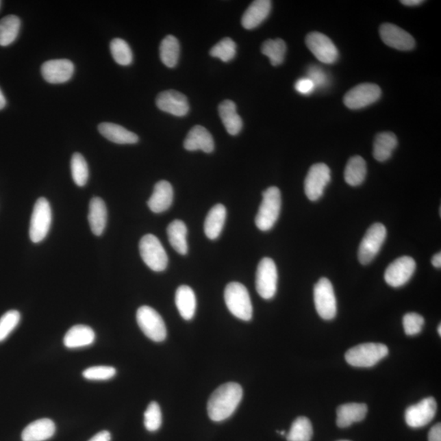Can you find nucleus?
Masks as SVG:
<instances>
[{"instance_id":"obj_37","label":"nucleus","mask_w":441,"mask_h":441,"mask_svg":"<svg viewBox=\"0 0 441 441\" xmlns=\"http://www.w3.org/2000/svg\"><path fill=\"white\" fill-rule=\"evenodd\" d=\"M110 49L112 58L117 64L126 66L133 62L132 50L125 40L116 38L110 42Z\"/></svg>"},{"instance_id":"obj_30","label":"nucleus","mask_w":441,"mask_h":441,"mask_svg":"<svg viewBox=\"0 0 441 441\" xmlns=\"http://www.w3.org/2000/svg\"><path fill=\"white\" fill-rule=\"evenodd\" d=\"M398 145L397 138L393 133L385 132L376 136L374 142V157L379 162H385L391 158Z\"/></svg>"},{"instance_id":"obj_13","label":"nucleus","mask_w":441,"mask_h":441,"mask_svg":"<svg viewBox=\"0 0 441 441\" xmlns=\"http://www.w3.org/2000/svg\"><path fill=\"white\" fill-rule=\"evenodd\" d=\"M416 270V262L413 257L404 256L397 258L385 271L384 279L388 285L399 288L406 285Z\"/></svg>"},{"instance_id":"obj_15","label":"nucleus","mask_w":441,"mask_h":441,"mask_svg":"<svg viewBox=\"0 0 441 441\" xmlns=\"http://www.w3.org/2000/svg\"><path fill=\"white\" fill-rule=\"evenodd\" d=\"M438 404L433 397H427L414 405H411L405 411V421L408 426L413 428L425 427L436 416Z\"/></svg>"},{"instance_id":"obj_38","label":"nucleus","mask_w":441,"mask_h":441,"mask_svg":"<svg viewBox=\"0 0 441 441\" xmlns=\"http://www.w3.org/2000/svg\"><path fill=\"white\" fill-rule=\"evenodd\" d=\"M71 169L75 184L78 186H86L88 180L89 171L86 160L81 154L75 153L72 155Z\"/></svg>"},{"instance_id":"obj_29","label":"nucleus","mask_w":441,"mask_h":441,"mask_svg":"<svg viewBox=\"0 0 441 441\" xmlns=\"http://www.w3.org/2000/svg\"><path fill=\"white\" fill-rule=\"evenodd\" d=\"M227 218V210L223 205L212 207L205 222V233L207 238L216 240L223 231Z\"/></svg>"},{"instance_id":"obj_21","label":"nucleus","mask_w":441,"mask_h":441,"mask_svg":"<svg viewBox=\"0 0 441 441\" xmlns=\"http://www.w3.org/2000/svg\"><path fill=\"white\" fill-rule=\"evenodd\" d=\"M271 10L269 0L253 1L245 11L241 23L244 28L252 29L258 27L267 18Z\"/></svg>"},{"instance_id":"obj_20","label":"nucleus","mask_w":441,"mask_h":441,"mask_svg":"<svg viewBox=\"0 0 441 441\" xmlns=\"http://www.w3.org/2000/svg\"><path fill=\"white\" fill-rule=\"evenodd\" d=\"M173 201V186L168 181L163 180L157 182L147 203L153 213L160 214L167 211L171 207Z\"/></svg>"},{"instance_id":"obj_2","label":"nucleus","mask_w":441,"mask_h":441,"mask_svg":"<svg viewBox=\"0 0 441 441\" xmlns=\"http://www.w3.org/2000/svg\"><path fill=\"white\" fill-rule=\"evenodd\" d=\"M281 210V190L277 186H270L262 193V201L255 218L257 227L262 231H270L277 222Z\"/></svg>"},{"instance_id":"obj_52","label":"nucleus","mask_w":441,"mask_h":441,"mask_svg":"<svg viewBox=\"0 0 441 441\" xmlns=\"http://www.w3.org/2000/svg\"><path fill=\"white\" fill-rule=\"evenodd\" d=\"M2 6V1H0V8H1Z\"/></svg>"},{"instance_id":"obj_17","label":"nucleus","mask_w":441,"mask_h":441,"mask_svg":"<svg viewBox=\"0 0 441 441\" xmlns=\"http://www.w3.org/2000/svg\"><path fill=\"white\" fill-rule=\"evenodd\" d=\"M379 32L381 40L391 48L401 51L414 49L415 40L413 36L396 25L384 23L381 25Z\"/></svg>"},{"instance_id":"obj_6","label":"nucleus","mask_w":441,"mask_h":441,"mask_svg":"<svg viewBox=\"0 0 441 441\" xmlns=\"http://www.w3.org/2000/svg\"><path fill=\"white\" fill-rule=\"evenodd\" d=\"M137 321L140 329L151 340L160 342L166 338V325L155 309L148 306L140 307L137 312Z\"/></svg>"},{"instance_id":"obj_35","label":"nucleus","mask_w":441,"mask_h":441,"mask_svg":"<svg viewBox=\"0 0 441 441\" xmlns=\"http://www.w3.org/2000/svg\"><path fill=\"white\" fill-rule=\"evenodd\" d=\"M262 53L268 57L271 65L277 66L285 60L287 47L281 39L268 40L262 45Z\"/></svg>"},{"instance_id":"obj_8","label":"nucleus","mask_w":441,"mask_h":441,"mask_svg":"<svg viewBox=\"0 0 441 441\" xmlns=\"http://www.w3.org/2000/svg\"><path fill=\"white\" fill-rule=\"evenodd\" d=\"M314 302L319 316L325 320H333L337 315V301L332 284L327 278H321L314 287Z\"/></svg>"},{"instance_id":"obj_41","label":"nucleus","mask_w":441,"mask_h":441,"mask_svg":"<svg viewBox=\"0 0 441 441\" xmlns=\"http://www.w3.org/2000/svg\"><path fill=\"white\" fill-rule=\"evenodd\" d=\"M20 320V313L15 310L7 312L0 318V342L5 340L8 335L16 328Z\"/></svg>"},{"instance_id":"obj_46","label":"nucleus","mask_w":441,"mask_h":441,"mask_svg":"<svg viewBox=\"0 0 441 441\" xmlns=\"http://www.w3.org/2000/svg\"><path fill=\"white\" fill-rule=\"evenodd\" d=\"M428 441H441L440 423L436 424L431 428L429 434H428Z\"/></svg>"},{"instance_id":"obj_33","label":"nucleus","mask_w":441,"mask_h":441,"mask_svg":"<svg viewBox=\"0 0 441 441\" xmlns=\"http://www.w3.org/2000/svg\"><path fill=\"white\" fill-rule=\"evenodd\" d=\"M18 16L8 15L0 20V46H10L16 40L21 29Z\"/></svg>"},{"instance_id":"obj_34","label":"nucleus","mask_w":441,"mask_h":441,"mask_svg":"<svg viewBox=\"0 0 441 441\" xmlns=\"http://www.w3.org/2000/svg\"><path fill=\"white\" fill-rule=\"evenodd\" d=\"M161 61L168 68L175 67L180 56V45L177 38L168 36L161 42L160 46Z\"/></svg>"},{"instance_id":"obj_1","label":"nucleus","mask_w":441,"mask_h":441,"mask_svg":"<svg viewBox=\"0 0 441 441\" xmlns=\"http://www.w3.org/2000/svg\"><path fill=\"white\" fill-rule=\"evenodd\" d=\"M243 397V389L236 383H225L212 394L207 402V414L214 422H222L235 413Z\"/></svg>"},{"instance_id":"obj_48","label":"nucleus","mask_w":441,"mask_h":441,"mask_svg":"<svg viewBox=\"0 0 441 441\" xmlns=\"http://www.w3.org/2000/svg\"><path fill=\"white\" fill-rule=\"evenodd\" d=\"M401 3L405 6L414 7L420 5L423 1L422 0H403Z\"/></svg>"},{"instance_id":"obj_18","label":"nucleus","mask_w":441,"mask_h":441,"mask_svg":"<svg viewBox=\"0 0 441 441\" xmlns=\"http://www.w3.org/2000/svg\"><path fill=\"white\" fill-rule=\"evenodd\" d=\"M156 105L162 112L178 117L185 116L189 112L188 99L184 94L175 90L159 93L156 97Z\"/></svg>"},{"instance_id":"obj_36","label":"nucleus","mask_w":441,"mask_h":441,"mask_svg":"<svg viewBox=\"0 0 441 441\" xmlns=\"http://www.w3.org/2000/svg\"><path fill=\"white\" fill-rule=\"evenodd\" d=\"M312 436L311 421L306 417H299L292 423L286 438L288 441H311Z\"/></svg>"},{"instance_id":"obj_47","label":"nucleus","mask_w":441,"mask_h":441,"mask_svg":"<svg viewBox=\"0 0 441 441\" xmlns=\"http://www.w3.org/2000/svg\"><path fill=\"white\" fill-rule=\"evenodd\" d=\"M112 436L108 431H103L99 432L97 435L93 436L90 440L88 441H110Z\"/></svg>"},{"instance_id":"obj_32","label":"nucleus","mask_w":441,"mask_h":441,"mask_svg":"<svg viewBox=\"0 0 441 441\" xmlns=\"http://www.w3.org/2000/svg\"><path fill=\"white\" fill-rule=\"evenodd\" d=\"M366 160L359 155L351 157L345 168V181L351 186H358L366 179Z\"/></svg>"},{"instance_id":"obj_42","label":"nucleus","mask_w":441,"mask_h":441,"mask_svg":"<svg viewBox=\"0 0 441 441\" xmlns=\"http://www.w3.org/2000/svg\"><path fill=\"white\" fill-rule=\"evenodd\" d=\"M424 324H425L424 318L418 313H407L403 318V326L405 333L409 336H414L421 333Z\"/></svg>"},{"instance_id":"obj_28","label":"nucleus","mask_w":441,"mask_h":441,"mask_svg":"<svg viewBox=\"0 0 441 441\" xmlns=\"http://www.w3.org/2000/svg\"><path fill=\"white\" fill-rule=\"evenodd\" d=\"M175 303L181 316L186 320H192L197 310V298L192 288L188 286L178 288L175 295Z\"/></svg>"},{"instance_id":"obj_7","label":"nucleus","mask_w":441,"mask_h":441,"mask_svg":"<svg viewBox=\"0 0 441 441\" xmlns=\"http://www.w3.org/2000/svg\"><path fill=\"white\" fill-rule=\"evenodd\" d=\"M387 238V229L381 223H375L368 228L360 244L358 258L360 264L368 265L375 260Z\"/></svg>"},{"instance_id":"obj_25","label":"nucleus","mask_w":441,"mask_h":441,"mask_svg":"<svg viewBox=\"0 0 441 441\" xmlns=\"http://www.w3.org/2000/svg\"><path fill=\"white\" fill-rule=\"evenodd\" d=\"M367 405L350 403L338 407L337 410V425L340 428L349 427L354 423L362 422L366 417Z\"/></svg>"},{"instance_id":"obj_5","label":"nucleus","mask_w":441,"mask_h":441,"mask_svg":"<svg viewBox=\"0 0 441 441\" xmlns=\"http://www.w3.org/2000/svg\"><path fill=\"white\" fill-rule=\"evenodd\" d=\"M139 249L142 260L152 270L160 273L167 268V253L156 236L151 234L143 236Z\"/></svg>"},{"instance_id":"obj_45","label":"nucleus","mask_w":441,"mask_h":441,"mask_svg":"<svg viewBox=\"0 0 441 441\" xmlns=\"http://www.w3.org/2000/svg\"><path fill=\"white\" fill-rule=\"evenodd\" d=\"M315 88V84L307 77L300 79L295 84L296 91L303 95L311 94Z\"/></svg>"},{"instance_id":"obj_22","label":"nucleus","mask_w":441,"mask_h":441,"mask_svg":"<svg viewBox=\"0 0 441 441\" xmlns=\"http://www.w3.org/2000/svg\"><path fill=\"white\" fill-rule=\"evenodd\" d=\"M95 338L96 334L92 328L87 325H78L67 331L63 342L67 349H81L92 345Z\"/></svg>"},{"instance_id":"obj_24","label":"nucleus","mask_w":441,"mask_h":441,"mask_svg":"<svg viewBox=\"0 0 441 441\" xmlns=\"http://www.w3.org/2000/svg\"><path fill=\"white\" fill-rule=\"evenodd\" d=\"M88 223L93 234L100 236L103 234L108 223V210L103 199L92 198L89 203Z\"/></svg>"},{"instance_id":"obj_16","label":"nucleus","mask_w":441,"mask_h":441,"mask_svg":"<svg viewBox=\"0 0 441 441\" xmlns=\"http://www.w3.org/2000/svg\"><path fill=\"white\" fill-rule=\"evenodd\" d=\"M75 72L73 62L68 59L47 61L41 66V74L49 84H63L72 78Z\"/></svg>"},{"instance_id":"obj_10","label":"nucleus","mask_w":441,"mask_h":441,"mask_svg":"<svg viewBox=\"0 0 441 441\" xmlns=\"http://www.w3.org/2000/svg\"><path fill=\"white\" fill-rule=\"evenodd\" d=\"M278 273L277 265L270 257H264L257 266L256 290L262 299L274 298L277 290Z\"/></svg>"},{"instance_id":"obj_4","label":"nucleus","mask_w":441,"mask_h":441,"mask_svg":"<svg viewBox=\"0 0 441 441\" xmlns=\"http://www.w3.org/2000/svg\"><path fill=\"white\" fill-rule=\"evenodd\" d=\"M388 353V346L381 343H364L347 351L345 358L351 366L370 368L385 358Z\"/></svg>"},{"instance_id":"obj_49","label":"nucleus","mask_w":441,"mask_h":441,"mask_svg":"<svg viewBox=\"0 0 441 441\" xmlns=\"http://www.w3.org/2000/svg\"><path fill=\"white\" fill-rule=\"evenodd\" d=\"M431 264L436 267V268H440L441 267V253H438L435 254L433 257H432Z\"/></svg>"},{"instance_id":"obj_39","label":"nucleus","mask_w":441,"mask_h":441,"mask_svg":"<svg viewBox=\"0 0 441 441\" xmlns=\"http://www.w3.org/2000/svg\"><path fill=\"white\" fill-rule=\"evenodd\" d=\"M236 45L231 38H224L223 40L213 47L210 50L212 57L219 58L224 62H228L235 58Z\"/></svg>"},{"instance_id":"obj_31","label":"nucleus","mask_w":441,"mask_h":441,"mask_svg":"<svg viewBox=\"0 0 441 441\" xmlns=\"http://www.w3.org/2000/svg\"><path fill=\"white\" fill-rule=\"evenodd\" d=\"M167 234L168 237L169 243L172 247L176 250L178 253L181 255L188 252V228L186 224L181 220H175L167 229Z\"/></svg>"},{"instance_id":"obj_14","label":"nucleus","mask_w":441,"mask_h":441,"mask_svg":"<svg viewBox=\"0 0 441 441\" xmlns=\"http://www.w3.org/2000/svg\"><path fill=\"white\" fill-rule=\"evenodd\" d=\"M306 45L318 60L325 64H333L339 58L337 47L328 36L320 32H312L306 38Z\"/></svg>"},{"instance_id":"obj_3","label":"nucleus","mask_w":441,"mask_h":441,"mask_svg":"<svg viewBox=\"0 0 441 441\" xmlns=\"http://www.w3.org/2000/svg\"><path fill=\"white\" fill-rule=\"evenodd\" d=\"M225 302L229 311L240 320L249 321L253 317V305L247 288L242 284L232 282L225 288Z\"/></svg>"},{"instance_id":"obj_27","label":"nucleus","mask_w":441,"mask_h":441,"mask_svg":"<svg viewBox=\"0 0 441 441\" xmlns=\"http://www.w3.org/2000/svg\"><path fill=\"white\" fill-rule=\"evenodd\" d=\"M218 112L225 129L231 135L238 134L243 127L242 118L237 113L236 105L234 101L225 100L219 105Z\"/></svg>"},{"instance_id":"obj_40","label":"nucleus","mask_w":441,"mask_h":441,"mask_svg":"<svg viewBox=\"0 0 441 441\" xmlns=\"http://www.w3.org/2000/svg\"><path fill=\"white\" fill-rule=\"evenodd\" d=\"M162 424V414L158 403L152 401L144 414V425L147 431H158Z\"/></svg>"},{"instance_id":"obj_50","label":"nucleus","mask_w":441,"mask_h":441,"mask_svg":"<svg viewBox=\"0 0 441 441\" xmlns=\"http://www.w3.org/2000/svg\"><path fill=\"white\" fill-rule=\"evenodd\" d=\"M6 105H7V100L5 99V97H4L3 95L1 88H0V110L5 108Z\"/></svg>"},{"instance_id":"obj_53","label":"nucleus","mask_w":441,"mask_h":441,"mask_svg":"<svg viewBox=\"0 0 441 441\" xmlns=\"http://www.w3.org/2000/svg\"><path fill=\"white\" fill-rule=\"evenodd\" d=\"M339 441H349V440H339Z\"/></svg>"},{"instance_id":"obj_23","label":"nucleus","mask_w":441,"mask_h":441,"mask_svg":"<svg viewBox=\"0 0 441 441\" xmlns=\"http://www.w3.org/2000/svg\"><path fill=\"white\" fill-rule=\"evenodd\" d=\"M56 426L49 418H41L29 423L22 433L23 441H45L52 438Z\"/></svg>"},{"instance_id":"obj_43","label":"nucleus","mask_w":441,"mask_h":441,"mask_svg":"<svg viewBox=\"0 0 441 441\" xmlns=\"http://www.w3.org/2000/svg\"><path fill=\"white\" fill-rule=\"evenodd\" d=\"M116 370L112 366H93L83 372L84 379L92 381H105L116 376Z\"/></svg>"},{"instance_id":"obj_12","label":"nucleus","mask_w":441,"mask_h":441,"mask_svg":"<svg viewBox=\"0 0 441 441\" xmlns=\"http://www.w3.org/2000/svg\"><path fill=\"white\" fill-rule=\"evenodd\" d=\"M381 95L379 86L370 83L360 84L351 88L344 97V104L351 110H359L376 103Z\"/></svg>"},{"instance_id":"obj_11","label":"nucleus","mask_w":441,"mask_h":441,"mask_svg":"<svg viewBox=\"0 0 441 441\" xmlns=\"http://www.w3.org/2000/svg\"><path fill=\"white\" fill-rule=\"evenodd\" d=\"M330 180L331 172L327 165L322 163L312 165L304 184L305 193L310 201H316L323 196Z\"/></svg>"},{"instance_id":"obj_9","label":"nucleus","mask_w":441,"mask_h":441,"mask_svg":"<svg viewBox=\"0 0 441 441\" xmlns=\"http://www.w3.org/2000/svg\"><path fill=\"white\" fill-rule=\"evenodd\" d=\"M52 222L50 203L45 198L38 199L34 207L29 225V237L34 243H40L45 239Z\"/></svg>"},{"instance_id":"obj_44","label":"nucleus","mask_w":441,"mask_h":441,"mask_svg":"<svg viewBox=\"0 0 441 441\" xmlns=\"http://www.w3.org/2000/svg\"><path fill=\"white\" fill-rule=\"evenodd\" d=\"M307 75V78L311 79L313 84H315L316 88L327 86V75L325 74V72L321 68L312 66L309 68Z\"/></svg>"},{"instance_id":"obj_19","label":"nucleus","mask_w":441,"mask_h":441,"mask_svg":"<svg viewBox=\"0 0 441 441\" xmlns=\"http://www.w3.org/2000/svg\"><path fill=\"white\" fill-rule=\"evenodd\" d=\"M184 147L189 151L201 150L205 153H211L214 150V140L205 127L197 125L186 136Z\"/></svg>"},{"instance_id":"obj_51","label":"nucleus","mask_w":441,"mask_h":441,"mask_svg":"<svg viewBox=\"0 0 441 441\" xmlns=\"http://www.w3.org/2000/svg\"><path fill=\"white\" fill-rule=\"evenodd\" d=\"M438 330L439 335L440 336V335H441V325H440V324L438 326Z\"/></svg>"},{"instance_id":"obj_26","label":"nucleus","mask_w":441,"mask_h":441,"mask_svg":"<svg viewBox=\"0 0 441 441\" xmlns=\"http://www.w3.org/2000/svg\"><path fill=\"white\" fill-rule=\"evenodd\" d=\"M99 131L105 138L114 143L125 145V144H135L139 141L137 134L113 123H101L99 125Z\"/></svg>"}]
</instances>
